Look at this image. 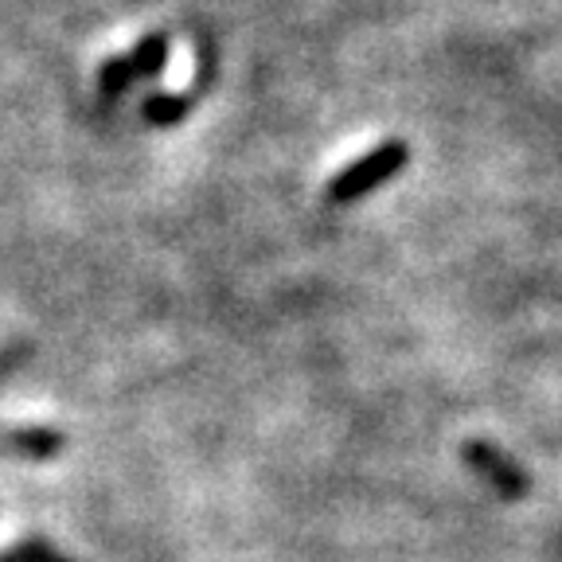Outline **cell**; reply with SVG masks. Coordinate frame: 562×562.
I'll list each match as a JSON object with an SVG mask.
<instances>
[{
    "label": "cell",
    "mask_w": 562,
    "mask_h": 562,
    "mask_svg": "<svg viewBox=\"0 0 562 562\" xmlns=\"http://www.w3.org/2000/svg\"><path fill=\"white\" fill-rule=\"evenodd\" d=\"M165 67H168V35L149 32L133 52L114 55V59L102 63V70H98V90H102V98H117L137 79H160Z\"/></svg>",
    "instance_id": "cell-1"
},
{
    "label": "cell",
    "mask_w": 562,
    "mask_h": 562,
    "mask_svg": "<svg viewBox=\"0 0 562 562\" xmlns=\"http://www.w3.org/2000/svg\"><path fill=\"white\" fill-rule=\"evenodd\" d=\"M411 160V149H406L403 140H386L379 149H371L368 157H360L356 165H348L344 172L333 176V184H328V200L333 203H351L368 195L371 188H379L383 180L398 172V168Z\"/></svg>",
    "instance_id": "cell-2"
},
{
    "label": "cell",
    "mask_w": 562,
    "mask_h": 562,
    "mask_svg": "<svg viewBox=\"0 0 562 562\" xmlns=\"http://www.w3.org/2000/svg\"><path fill=\"white\" fill-rule=\"evenodd\" d=\"M192 105H195V98L188 94V90H180V94H153V98H145L140 114L153 125H176Z\"/></svg>",
    "instance_id": "cell-3"
},
{
    "label": "cell",
    "mask_w": 562,
    "mask_h": 562,
    "mask_svg": "<svg viewBox=\"0 0 562 562\" xmlns=\"http://www.w3.org/2000/svg\"><path fill=\"white\" fill-rule=\"evenodd\" d=\"M4 559L9 562H70L67 554H59L52 543H44V539H24V543L12 547Z\"/></svg>",
    "instance_id": "cell-4"
},
{
    "label": "cell",
    "mask_w": 562,
    "mask_h": 562,
    "mask_svg": "<svg viewBox=\"0 0 562 562\" xmlns=\"http://www.w3.org/2000/svg\"><path fill=\"white\" fill-rule=\"evenodd\" d=\"M27 351H32V348H27V344H16V348L0 351V379L9 375V371L16 368V363H24V360H27Z\"/></svg>",
    "instance_id": "cell-5"
}]
</instances>
